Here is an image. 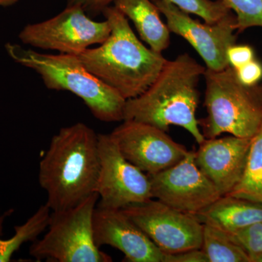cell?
Here are the masks:
<instances>
[{
    "instance_id": "5b68a950",
    "label": "cell",
    "mask_w": 262,
    "mask_h": 262,
    "mask_svg": "<svg viewBox=\"0 0 262 262\" xmlns=\"http://www.w3.org/2000/svg\"><path fill=\"white\" fill-rule=\"evenodd\" d=\"M204 105L208 115L198 120L206 139L229 134L251 139L262 121V84L241 83L230 66L225 70L206 69Z\"/></svg>"
},
{
    "instance_id": "7402d4cb",
    "label": "cell",
    "mask_w": 262,
    "mask_h": 262,
    "mask_svg": "<svg viewBox=\"0 0 262 262\" xmlns=\"http://www.w3.org/2000/svg\"><path fill=\"white\" fill-rule=\"evenodd\" d=\"M228 234L236 244L244 248L249 257L262 254V221Z\"/></svg>"
},
{
    "instance_id": "3957f363",
    "label": "cell",
    "mask_w": 262,
    "mask_h": 262,
    "mask_svg": "<svg viewBox=\"0 0 262 262\" xmlns=\"http://www.w3.org/2000/svg\"><path fill=\"white\" fill-rule=\"evenodd\" d=\"M206 70L188 53L168 60L142 94L127 100L123 120L143 122L165 132L171 125L182 127L201 144L206 138L196 112L200 102L198 85Z\"/></svg>"
},
{
    "instance_id": "277c9868",
    "label": "cell",
    "mask_w": 262,
    "mask_h": 262,
    "mask_svg": "<svg viewBox=\"0 0 262 262\" xmlns=\"http://www.w3.org/2000/svg\"><path fill=\"white\" fill-rule=\"evenodd\" d=\"M5 50L13 61L37 72L48 89L80 98L97 120L123 121L127 100L91 73L76 55L46 54L13 43Z\"/></svg>"
},
{
    "instance_id": "d6986e66",
    "label": "cell",
    "mask_w": 262,
    "mask_h": 262,
    "mask_svg": "<svg viewBox=\"0 0 262 262\" xmlns=\"http://www.w3.org/2000/svg\"><path fill=\"white\" fill-rule=\"evenodd\" d=\"M201 249L208 262H251L248 253L228 234L211 226L203 225Z\"/></svg>"
},
{
    "instance_id": "52a82bcc",
    "label": "cell",
    "mask_w": 262,
    "mask_h": 262,
    "mask_svg": "<svg viewBox=\"0 0 262 262\" xmlns=\"http://www.w3.org/2000/svg\"><path fill=\"white\" fill-rule=\"evenodd\" d=\"M110 33L107 20L96 21L80 7L67 6L53 18L26 26L18 37L32 47L77 55L104 42Z\"/></svg>"
},
{
    "instance_id": "484cf974",
    "label": "cell",
    "mask_w": 262,
    "mask_h": 262,
    "mask_svg": "<svg viewBox=\"0 0 262 262\" xmlns=\"http://www.w3.org/2000/svg\"><path fill=\"white\" fill-rule=\"evenodd\" d=\"M163 262H208L202 249H192L176 253H165Z\"/></svg>"
},
{
    "instance_id": "8fae6325",
    "label": "cell",
    "mask_w": 262,
    "mask_h": 262,
    "mask_svg": "<svg viewBox=\"0 0 262 262\" xmlns=\"http://www.w3.org/2000/svg\"><path fill=\"white\" fill-rule=\"evenodd\" d=\"M166 18L170 32L187 41L205 62L206 69L221 71L229 67L227 52L236 42L237 18L232 11L215 24H201L165 0H152Z\"/></svg>"
},
{
    "instance_id": "ffe728a7",
    "label": "cell",
    "mask_w": 262,
    "mask_h": 262,
    "mask_svg": "<svg viewBox=\"0 0 262 262\" xmlns=\"http://www.w3.org/2000/svg\"><path fill=\"white\" fill-rule=\"evenodd\" d=\"M188 14L201 17L205 23H216L232 12L224 0H165Z\"/></svg>"
},
{
    "instance_id": "e0dca14e",
    "label": "cell",
    "mask_w": 262,
    "mask_h": 262,
    "mask_svg": "<svg viewBox=\"0 0 262 262\" xmlns=\"http://www.w3.org/2000/svg\"><path fill=\"white\" fill-rule=\"evenodd\" d=\"M13 212V210L10 209L0 215V262L10 261L13 255L22 245L27 242L33 243L37 239L38 237L48 228L51 214L49 207L46 204L42 205L25 223L15 227V233L11 238L3 239L1 236L3 223L5 219Z\"/></svg>"
},
{
    "instance_id": "ba28073f",
    "label": "cell",
    "mask_w": 262,
    "mask_h": 262,
    "mask_svg": "<svg viewBox=\"0 0 262 262\" xmlns=\"http://www.w3.org/2000/svg\"><path fill=\"white\" fill-rule=\"evenodd\" d=\"M122 210L164 253L201 249L203 225L195 215L152 199Z\"/></svg>"
},
{
    "instance_id": "6da1fadb",
    "label": "cell",
    "mask_w": 262,
    "mask_h": 262,
    "mask_svg": "<svg viewBox=\"0 0 262 262\" xmlns=\"http://www.w3.org/2000/svg\"><path fill=\"white\" fill-rule=\"evenodd\" d=\"M98 134L83 122L62 127L39 162V184L51 211L77 206L96 193L99 172Z\"/></svg>"
},
{
    "instance_id": "9a60e30c",
    "label": "cell",
    "mask_w": 262,
    "mask_h": 262,
    "mask_svg": "<svg viewBox=\"0 0 262 262\" xmlns=\"http://www.w3.org/2000/svg\"><path fill=\"white\" fill-rule=\"evenodd\" d=\"M195 215L203 225L232 234L261 222L262 203L227 194Z\"/></svg>"
},
{
    "instance_id": "83f0119b",
    "label": "cell",
    "mask_w": 262,
    "mask_h": 262,
    "mask_svg": "<svg viewBox=\"0 0 262 262\" xmlns=\"http://www.w3.org/2000/svg\"><path fill=\"white\" fill-rule=\"evenodd\" d=\"M251 262H262V254L250 256Z\"/></svg>"
},
{
    "instance_id": "7a4b0ae2",
    "label": "cell",
    "mask_w": 262,
    "mask_h": 262,
    "mask_svg": "<svg viewBox=\"0 0 262 262\" xmlns=\"http://www.w3.org/2000/svg\"><path fill=\"white\" fill-rule=\"evenodd\" d=\"M102 13L111 27L97 48L76 55L91 73L128 100L142 94L156 80L168 60L136 37L128 20L115 6Z\"/></svg>"
},
{
    "instance_id": "7c38bea8",
    "label": "cell",
    "mask_w": 262,
    "mask_h": 262,
    "mask_svg": "<svg viewBox=\"0 0 262 262\" xmlns=\"http://www.w3.org/2000/svg\"><path fill=\"white\" fill-rule=\"evenodd\" d=\"M110 135L122 155L146 174L173 166L189 152L165 131L134 120H123Z\"/></svg>"
},
{
    "instance_id": "8992f818",
    "label": "cell",
    "mask_w": 262,
    "mask_h": 262,
    "mask_svg": "<svg viewBox=\"0 0 262 262\" xmlns=\"http://www.w3.org/2000/svg\"><path fill=\"white\" fill-rule=\"evenodd\" d=\"M98 200L94 193L72 208L51 211L47 232L33 242L31 256L37 261H113L94 241L93 216Z\"/></svg>"
},
{
    "instance_id": "cb8c5ba5",
    "label": "cell",
    "mask_w": 262,
    "mask_h": 262,
    "mask_svg": "<svg viewBox=\"0 0 262 262\" xmlns=\"http://www.w3.org/2000/svg\"><path fill=\"white\" fill-rule=\"evenodd\" d=\"M227 58L229 65L237 70L254 59V52L247 45H233L227 50Z\"/></svg>"
},
{
    "instance_id": "30bf717a",
    "label": "cell",
    "mask_w": 262,
    "mask_h": 262,
    "mask_svg": "<svg viewBox=\"0 0 262 262\" xmlns=\"http://www.w3.org/2000/svg\"><path fill=\"white\" fill-rule=\"evenodd\" d=\"M147 176L152 198L184 213L196 215L222 196L196 165L194 151H189L173 166Z\"/></svg>"
},
{
    "instance_id": "4fadbf2b",
    "label": "cell",
    "mask_w": 262,
    "mask_h": 262,
    "mask_svg": "<svg viewBox=\"0 0 262 262\" xmlns=\"http://www.w3.org/2000/svg\"><path fill=\"white\" fill-rule=\"evenodd\" d=\"M94 241L98 247L110 246L130 262H163L165 253L122 209L96 206L93 216Z\"/></svg>"
},
{
    "instance_id": "603a6c76",
    "label": "cell",
    "mask_w": 262,
    "mask_h": 262,
    "mask_svg": "<svg viewBox=\"0 0 262 262\" xmlns=\"http://www.w3.org/2000/svg\"><path fill=\"white\" fill-rule=\"evenodd\" d=\"M234 70L237 79L245 85H256L261 80L262 64L255 58Z\"/></svg>"
},
{
    "instance_id": "9c48e42d",
    "label": "cell",
    "mask_w": 262,
    "mask_h": 262,
    "mask_svg": "<svg viewBox=\"0 0 262 262\" xmlns=\"http://www.w3.org/2000/svg\"><path fill=\"white\" fill-rule=\"evenodd\" d=\"M98 206L122 209L152 199L147 174L122 155L110 134H98Z\"/></svg>"
},
{
    "instance_id": "ac0fdd59",
    "label": "cell",
    "mask_w": 262,
    "mask_h": 262,
    "mask_svg": "<svg viewBox=\"0 0 262 262\" xmlns=\"http://www.w3.org/2000/svg\"><path fill=\"white\" fill-rule=\"evenodd\" d=\"M229 195L262 203V121L251 138L244 177Z\"/></svg>"
},
{
    "instance_id": "4316f807",
    "label": "cell",
    "mask_w": 262,
    "mask_h": 262,
    "mask_svg": "<svg viewBox=\"0 0 262 262\" xmlns=\"http://www.w3.org/2000/svg\"><path fill=\"white\" fill-rule=\"evenodd\" d=\"M19 0H0V7L8 8V7L13 6Z\"/></svg>"
},
{
    "instance_id": "d4e9b609",
    "label": "cell",
    "mask_w": 262,
    "mask_h": 262,
    "mask_svg": "<svg viewBox=\"0 0 262 262\" xmlns=\"http://www.w3.org/2000/svg\"><path fill=\"white\" fill-rule=\"evenodd\" d=\"M115 0H68L67 6H79L90 17H96L110 6Z\"/></svg>"
},
{
    "instance_id": "5bb4252c",
    "label": "cell",
    "mask_w": 262,
    "mask_h": 262,
    "mask_svg": "<svg viewBox=\"0 0 262 262\" xmlns=\"http://www.w3.org/2000/svg\"><path fill=\"white\" fill-rule=\"evenodd\" d=\"M251 139L232 135L205 139L194 151L196 165L222 196L231 193L244 177Z\"/></svg>"
},
{
    "instance_id": "2e32d148",
    "label": "cell",
    "mask_w": 262,
    "mask_h": 262,
    "mask_svg": "<svg viewBox=\"0 0 262 262\" xmlns=\"http://www.w3.org/2000/svg\"><path fill=\"white\" fill-rule=\"evenodd\" d=\"M114 6L130 19L144 42L152 51L162 53L168 48L170 32L160 10L150 0H115Z\"/></svg>"
},
{
    "instance_id": "44dd1931",
    "label": "cell",
    "mask_w": 262,
    "mask_h": 262,
    "mask_svg": "<svg viewBox=\"0 0 262 262\" xmlns=\"http://www.w3.org/2000/svg\"><path fill=\"white\" fill-rule=\"evenodd\" d=\"M237 18V32L262 27V0H224Z\"/></svg>"
}]
</instances>
